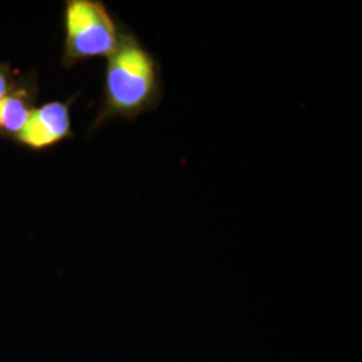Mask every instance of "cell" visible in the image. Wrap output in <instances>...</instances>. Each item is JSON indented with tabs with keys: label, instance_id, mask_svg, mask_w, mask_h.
I'll list each match as a JSON object with an SVG mask.
<instances>
[{
	"label": "cell",
	"instance_id": "obj_2",
	"mask_svg": "<svg viewBox=\"0 0 362 362\" xmlns=\"http://www.w3.org/2000/svg\"><path fill=\"white\" fill-rule=\"evenodd\" d=\"M64 67L109 58L118 46L122 23L101 0H66L62 13Z\"/></svg>",
	"mask_w": 362,
	"mask_h": 362
},
{
	"label": "cell",
	"instance_id": "obj_5",
	"mask_svg": "<svg viewBox=\"0 0 362 362\" xmlns=\"http://www.w3.org/2000/svg\"><path fill=\"white\" fill-rule=\"evenodd\" d=\"M25 79L7 64H0V103L7 98Z\"/></svg>",
	"mask_w": 362,
	"mask_h": 362
},
{
	"label": "cell",
	"instance_id": "obj_4",
	"mask_svg": "<svg viewBox=\"0 0 362 362\" xmlns=\"http://www.w3.org/2000/svg\"><path fill=\"white\" fill-rule=\"evenodd\" d=\"M37 88L33 81H23L15 90L0 103V136L16 139L26 127L35 109Z\"/></svg>",
	"mask_w": 362,
	"mask_h": 362
},
{
	"label": "cell",
	"instance_id": "obj_3",
	"mask_svg": "<svg viewBox=\"0 0 362 362\" xmlns=\"http://www.w3.org/2000/svg\"><path fill=\"white\" fill-rule=\"evenodd\" d=\"M77 97L76 94L67 101H50L35 106L26 127L18 134L15 141L31 151L40 152L71 139L74 130L70 107Z\"/></svg>",
	"mask_w": 362,
	"mask_h": 362
},
{
	"label": "cell",
	"instance_id": "obj_1",
	"mask_svg": "<svg viewBox=\"0 0 362 362\" xmlns=\"http://www.w3.org/2000/svg\"><path fill=\"white\" fill-rule=\"evenodd\" d=\"M163 65L129 27L121 28L119 42L107 58L101 106L90 132L110 119L136 121L155 112L164 97Z\"/></svg>",
	"mask_w": 362,
	"mask_h": 362
}]
</instances>
